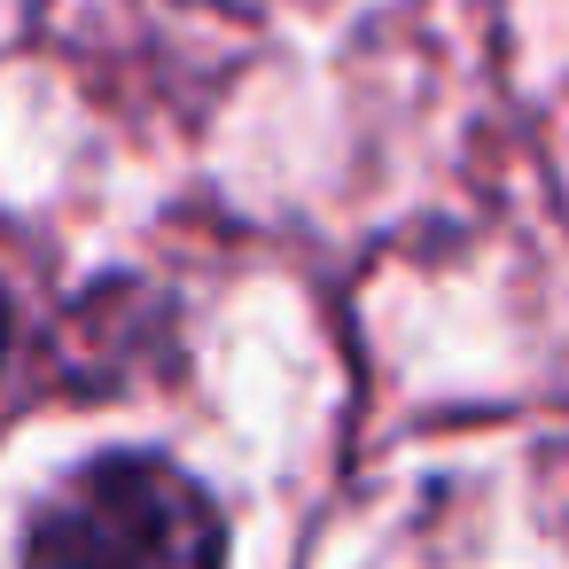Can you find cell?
Masks as SVG:
<instances>
[{
    "mask_svg": "<svg viewBox=\"0 0 569 569\" xmlns=\"http://www.w3.org/2000/svg\"><path fill=\"white\" fill-rule=\"evenodd\" d=\"M24 569H227V522L164 452H94L40 499Z\"/></svg>",
    "mask_w": 569,
    "mask_h": 569,
    "instance_id": "obj_1",
    "label": "cell"
}]
</instances>
